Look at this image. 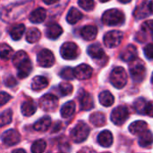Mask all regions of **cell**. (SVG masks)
I'll return each mask as SVG.
<instances>
[{
  "label": "cell",
  "mask_w": 153,
  "mask_h": 153,
  "mask_svg": "<svg viewBox=\"0 0 153 153\" xmlns=\"http://www.w3.org/2000/svg\"><path fill=\"white\" fill-rule=\"evenodd\" d=\"M28 57L26 52L21 50V51H18L16 54H14V56H13V63L14 65H17L20 62H22V60L26 59Z\"/></svg>",
  "instance_id": "cell-39"
},
{
  "label": "cell",
  "mask_w": 153,
  "mask_h": 153,
  "mask_svg": "<svg viewBox=\"0 0 153 153\" xmlns=\"http://www.w3.org/2000/svg\"><path fill=\"white\" fill-rule=\"evenodd\" d=\"M152 84H153V74H152Z\"/></svg>",
  "instance_id": "cell-50"
},
{
  "label": "cell",
  "mask_w": 153,
  "mask_h": 153,
  "mask_svg": "<svg viewBox=\"0 0 153 153\" xmlns=\"http://www.w3.org/2000/svg\"><path fill=\"white\" fill-rule=\"evenodd\" d=\"M36 109H37L36 104L31 100H25L22 104V107H21L22 113L24 117H31L36 112Z\"/></svg>",
  "instance_id": "cell-20"
},
{
  "label": "cell",
  "mask_w": 153,
  "mask_h": 153,
  "mask_svg": "<svg viewBox=\"0 0 153 153\" xmlns=\"http://www.w3.org/2000/svg\"><path fill=\"white\" fill-rule=\"evenodd\" d=\"M153 143L152 133L149 130H146L139 137V144L142 147H148Z\"/></svg>",
  "instance_id": "cell-30"
},
{
  "label": "cell",
  "mask_w": 153,
  "mask_h": 153,
  "mask_svg": "<svg viewBox=\"0 0 153 153\" xmlns=\"http://www.w3.org/2000/svg\"><path fill=\"white\" fill-rule=\"evenodd\" d=\"M102 22L108 26H116L125 22V14L118 9L112 8L106 11L102 15Z\"/></svg>",
  "instance_id": "cell-1"
},
{
  "label": "cell",
  "mask_w": 153,
  "mask_h": 153,
  "mask_svg": "<svg viewBox=\"0 0 153 153\" xmlns=\"http://www.w3.org/2000/svg\"><path fill=\"white\" fill-rule=\"evenodd\" d=\"M78 4L80 7H82L83 10L86 11H91L94 8V0H79Z\"/></svg>",
  "instance_id": "cell-38"
},
{
  "label": "cell",
  "mask_w": 153,
  "mask_h": 153,
  "mask_svg": "<svg viewBox=\"0 0 153 153\" xmlns=\"http://www.w3.org/2000/svg\"><path fill=\"white\" fill-rule=\"evenodd\" d=\"M47 147V143L44 140L40 139L36 141L32 146H31V152L32 153H42L44 152V151L46 150Z\"/></svg>",
  "instance_id": "cell-33"
},
{
  "label": "cell",
  "mask_w": 153,
  "mask_h": 153,
  "mask_svg": "<svg viewBox=\"0 0 153 153\" xmlns=\"http://www.w3.org/2000/svg\"><path fill=\"white\" fill-rule=\"evenodd\" d=\"M17 68V74L18 77L21 79H24L26 78L31 72L32 70V65H31V61L29 59V57H27L26 59L22 60V62H20L17 65H15Z\"/></svg>",
  "instance_id": "cell-12"
},
{
  "label": "cell",
  "mask_w": 153,
  "mask_h": 153,
  "mask_svg": "<svg viewBox=\"0 0 153 153\" xmlns=\"http://www.w3.org/2000/svg\"><path fill=\"white\" fill-rule=\"evenodd\" d=\"M120 3H122V4H127V3H129V2H131L132 0H118Z\"/></svg>",
  "instance_id": "cell-48"
},
{
  "label": "cell",
  "mask_w": 153,
  "mask_h": 153,
  "mask_svg": "<svg viewBox=\"0 0 153 153\" xmlns=\"http://www.w3.org/2000/svg\"><path fill=\"white\" fill-rule=\"evenodd\" d=\"M150 9H151L152 13H153V0H152V1L150 2Z\"/></svg>",
  "instance_id": "cell-47"
},
{
  "label": "cell",
  "mask_w": 153,
  "mask_h": 153,
  "mask_svg": "<svg viewBox=\"0 0 153 153\" xmlns=\"http://www.w3.org/2000/svg\"><path fill=\"white\" fill-rule=\"evenodd\" d=\"M74 76L78 80H87L90 79L92 75V68L86 65V64H82L76 66L74 69Z\"/></svg>",
  "instance_id": "cell-11"
},
{
  "label": "cell",
  "mask_w": 153,
  "mask_h": 153,
  "mask_svg": "<svg viewBox=\"0 0 153 153\" xmlns=\"http://www.w3.org/2000/svg\"><path fill=\"white\" fill-rule=\"evenodd\" d=\"M37 61L39 65L42 67H50L55 63V56L50 50L45 48L39 52L37 56Z\"/></svg>",
  "instance_id": "cell-9"
},
{
  "label": "cell",
  "mask_w": 153,
  "mask_h": 153,
  "mask_svg": "<svg viewBox=\"0 0 153 153\" xmlns=\"http://www.w3.org/2000/svg\"><path fill=\"white\" fill-rule=\"evenodd\" d=\"M99 100L100 102V104L104 107H110L113 105L114 101H115V98L114 96L108 91H102L100 96H99Z\"/></svg>",
  "instance_id": "cell-27"
},
{
  "label": "cell",
  "mask_w": 153,
  "mask_h": 153,
  "mask_svg": "<svg viewBox=\"0 0 153 153\" xmlns=\"http://www.w3.org/2000/svg\"><path fill=\"white\" fill-rule=\"evenodd\" d=\"M148 125L144 121H135L132 123L129 126V131L134 135H140L147 130Z\"/></svg>",
  "instance_id": "cell-19"
},
{
  "label": "cell",
  "mask_w": 153,
  "mask_h": 153,
  "mask_svg": "<svg viewBox=\"0 0 153 153\" xmlns=\"http://www.w3.org/2000/svg\"><path fill=\"white\" fill-rule=\"evenodd\" d=\"M13 117V112L11 109L4 110L1 115V126H4L5 125H9L12 122Z\"/></svg>",
  "instance_id": "cell-36"
},
{
  "label": "cell",
  "mask_w": 153,
  "mask_h": 153,
  "mask_svg": "<svg viewBox=\"0 0 153 153\" xmlns=\"http://www.w3.org/2000/svg\"><path fill=\"white\" fill-rule=\"evenodd\" d=\"M152 13L151 9H150V2L148 1H143L135 9L134 15L137 20L143 19L147 16H149Z\"/></svg>",
  "instance_id": "cell-14"
},
{
  "label": "cell",
  "mask_w": 153,
  "mask_h": 153,
  "mask_svg": "<svg viewBox=\"0 0 153 153\" xmlns=\"http://www.w3.org/2000/svg\"><path fill=\"white\" fill-rule=\"evenodd\" d=\"M79 101L82 110H91L94 106V101L91 95L84 91H82L79 94Z\"/></svg>",
  "instance_id": "cell-13"
},
{
  "label": "cell",
  "mask_w": 153,
  "mask_h": 153,
  "mask_svg": "<svg viewBox=\"0 0 153 153\" xmlns=\"http://www.w3.org/2000/svg\"><path fill=\"white\" fill-rule=\"evenodd\" d=\"M90 134V127L84 122H79L71 131V138L76 143H80L84 142Z\"/></svg>",
  "instance_id": "cell-4"
},
{
  "label": "cell",
  "mask_w": 153,
  "mask_h": 153,
  "mask_svg": "<svg viewBox=\"0 0 153 153\" xmlns=\"http://www.w3.org/2000/svg\"><path fill=\"white\" fill-rule=\"evenodd\" d=\"M60 54L64 59H75L78 56V47L74 42H65L61 46Z\"/></svg>",
  "instance_id": "cell-8"
},
{
  "label": "cell",
  "mask_w": 153,
  "mask_h": 153,
  "mask_svg": "<svg viewBox=\"0 0 153 153\" xmlns=\"http://www.w3.org/2000/svg\"><path fill=\"white\" fill-rule=\"evenodd\" d=\"M147 101L143 98H139L134 101V108L139 114H144L145 115V109L147 106Z\"/></svg>",
  "instance_id": "cell-34"
},
{
  "label": "cell",
  "mask_w": 153,
  "mask_h": 153,
  "mask_svg": "<svg viewBox=\"0 0 153 153\" xmlns=\"http://www.w3.org/2000/svg\"><path fill=\"white\" fill-rule=\"evenodd\" d=\"M46 16H47L46 10L42 7H39L30 13L29 19L33 23H40L46 19Z\"/></svg>",
  "instance_id": "cell-17"
},
{
  "label": "cell",
  "mask_w": 153,
  "mask_h": 153,
  "mask_svg": "<svg viewBox=\"0 0 153 153\" xmlns=\"http://www.w3.org/2000/svg\"><path fill=\"white\" fill-rule=\"evenodd\" d=\"M82 18V13L75 7H72L66 16V21L70 24H74Z\"/></svg>",
  "instance_id": "cell-25"
},
{
  "label": "cell",
  "mask_w": 153,
  "mask_h": 153,
  "mask_svg": "<svg viewBox=\"0 0 153 153\" xmlns=\"http://www.w3.org/2000/svg\"><path fill=\"white\" fill-rule=\"evenodd\" d=\"M142 31L153 34V20H149L143 22V24L142 25Z\"/></svg>",
  "instance_id": "cell-40"
},
{
  "label": "cell",
  "mask_w": 153,
  "mask_h": 153,
  "mask_svg": "<svg viewBox=\"0 0 153 153\" xmlns=\"http://www.w3.org/2000/svg\"><path fill=\"white\" fill-rule=\"evenodd\" d=\"M100 2H102V3H106V2H108V1H109V0H100Z\"/></svg>",
  "instance_id": "cell-49"
},
{
  "label": "cell",
  "mask_w": 153,
  "mask_h": 153,
  "mask_svg": "<svg viewBox=\"0 0 153 153\" xmlns=\"http://www.w3.org/2000/svg\"><path fill=\"white\" fill-rule=\"evenodd\" d=\"M51 126V119L49 117L46 116L39 119L33 126V128L38 132H46L49 129Z\"/></svg>",
  "instance_id": "cell-22"
},
{
  "label": "cell",
  "mask_w": 153,
  "mask_h": 153,
  "mask_svg": "<svg viewBox=\"0 0 153 153\" xmlns=\"http://www.w3.org/2000/svg\"><path fill=\"white\" fill-rule=\"evenodd\" d=\"M104 153H109V152H104Z\"/></svg>",
  "instance_id": "cell-51"
},
{
  "label": "cell",
  "mask_w": 153,
  "mask_h": 153,
  "mask_svg": "<svg viewBox=\"0 0 153 153\" xmlns=\"http://www.w3.org/2000/svg\"><path fill=\"white\" fill-rule=\"evenodd\" d=\"M39 106L44 111H55L58 107V100L55 95L48 93L39 100Z\"/></svg>",
  "instance_id": "cell-7"
},
{
  "label": "cell",
  "mask_w": 153,
  "mask_h": 153,
  "mask_svg": "<svg viewBox=\"0 0 153 153\" xmlns=\"http://www.w3.org/2000/svg\"><path fill=\"white\" fill-rule=\"evenodd\" d=\"M62 33H63L62 27L58 24H56V23L48 26L47 29V31H46L47 37L50 39H56Z\"/></svg>",
  "instance_id": "cell-24"
},
{
  "label": "cell",
  "mask_w": 153,
  "mask_h": 153,
  "mask_svg": "<svg viewBox=\"0 0 153 153\" xmlns=\"http://www.w3.org/2000/svg\"><path fill=\"white\" fill-rule=\"evenodd\" d=\"M90 121L93 126H95L97 127H100V126H105V124H106V117L101 112H96V113H93V114L91 115Z\"/></svg>",
  "instance_id": "cell-28"
},
{
  "label": "cell",
  "mask_w": 153,
  "mask_h": 153,
  "mask_svg": "<svg viewBox=\"0 0 153 153\" xmlns=\"http://www.w3.org/2000/svg\"><path fill=\"white\" fill-rule=\"evenodd\" d=\"M123 39V33L119 30H111L105 34L103 38L104 44L107 48H112L120 45Z\"/></svg>",
  "instance_id": "cell-6"
},
{
  "label": "cell",
  "mask_w": 153,
  "mask_h": 153,
  "mask_svg": "<svg viewBox=\"0 0 153 153\" xmlns=\"http://www.w3.org/2000/svg\"><path fill=\"white\" fill-rule=\"evenodd\" d=\"M75 111V103L74 101L66 102L61 108V116L63 118H69L71 117Z\"/></svg>",
  "instance_id": "cell-26"
},
{
  "label": "cell",
  "mask_w": 153,
  "mask_h": 153,
  "mask_svg": "<svg viewBox=\"0 0 153 153\" xmlns=\"http://www.w3.org/2000/svg\"><path fill=\"white\" fill-rule=\"evenodd\" d=\"M59 0H43V2L46 4H56L57 3Z\"/></svg>",
  "instance_id": "cell-45"
},
{
  "label": "cell",
  "mask_w": 153,
  "mask_h": 153,
  "mask_svg": "<svg viewBox=\"0 0 153 153\" xmlns=\"http://www.w3.org/2000/svg\"><path fill=\"white\" fill-rule=\"evenodd\" d=\"M144 55L148 59H153V43L148 44L144 48Z\"/></svg>",
  "instance_id": "cell-41"
},
{
  "label": "cell",
  "mask_w": 153,
  "mask_h": 153,
  "mask_svg": "<svg viewBox=\"0 0 153 153\" xmlns=\"http://www.w3.org/2000/svg\"><path fill=\"white\" fill-rule=\"evenodd\" d=\"M59 91L63 96H67L70 95L73 92V85L70 84L69 82H61L58 86Z\"/></svg>",
  "instance_id": "cell-35"
},
{
  "label": "cell",
  "mask_w": 153,
  "mask_h": 153,
  "mask_svg": "<svg viewBox=\"0 0 153 153\" xmlns=\"http://www.w3.org/2000/svg\"><path fill=\"white\" fill-rule=\"evenodd\" d=\"M98 143L102 147H105V148L110 147L113 143V135L111 132L108 130L102 131L98 135Z\"/></svg>",
  "instance_id": "cell-16"
},
{
  "label": "cell",
  "mask_w": 153,
  "mask_h": 153,
  "mask_svg": "<svg viewBox=\"0 0 153 153\" xmlns=\"http://www.w3.org/2000/svg\"><path fill=\"white\" fill-rule=\"evenodd\" d=\"M145 115L153 117V101L147 103L146 109H145Z\"/></svg>",
  "instance_id": "cell-44"
},
{
  "label": "cell",
  "mask_w": 153,
  "mask_h": 153,
  "mask_svg": "<svg viewBox=\"0 0 153 153\" xmlns=\"http://www.w3.org/2000/svg\"><path fill=\"white\" fill-rule=\"evenodd\" d=\"M80 33L85 40H93L98 34V29L93 25H87L82 27Z\"/></svg>",
  "instance_id": "cell-18"
},
{
  "label": "cell",
  "mask_w": 153,
  "mask_h": 153,
  "mask_svg": "<svg viewBox=\"0 0 153 153\" xmlns=\"http://www.w3.org/2000/svg\"><path fill=\"white\" fill-rule=\"evenodd\" d=\"M129 72L132 79L136 82H141L143 81L146 75V68L144 65V62L139 58L134 59L130 62L129 65Z\"/></svg>",
  "instance_id": "cell-2"
},
{
  "label": "cell",
  "mask_w": 153,
  "mask_h": 153,
  "mask_svg": "<svg viewBox=\"0 0 153 153\" xmlns=\"http://www.w3.org/2000/svg\"><path fill=\"white\" fill-rule=\"evenodd\" d=\"M120 57L125 62H132L137 58V48L134 45H129L122 51Z\"/></svg>",
  "instance_id": "cell-15"
},
{
  "label": "cell",
  "mask_w": 153,
  "mask_h": 153,
  "mask_svg": "<svg viewBox=\"0 0 153 153\" xmlns=\"http://www.w3.org/2000/svg\"><path fill=\"white\" fill-rule=\"evenodd\" d=\"M129 116V111L125 106L117 107L111 113V121L117 126H122L127 120Z\"/></svg>",
  "instance_id": "cell-5"
},
{
  "label": "cell",
  "mask_w": 153,
  "mask_h": 153,
  "mask_svg": "<svg viewBox=\"0 0 153 153\" xmlns=\"http://www.w3.org/2000/svg\"><path fill=\"white\" fill-rule=\"evenodd\" d=\"M12 99V97L7 94L6 92L4 91H2L1 92V95H0V103H1V106H4L6 102H8L10 100Z\"/></svg>",
  "instance_id": "cell-42"
},
{
  "label": "cell",
  "mask_w": 153,
  "mask_h": 153,
  "mask_svg": "<svg viewBox=\"0 0 153 153\" xmlns=\"http://www.w3.org/2000/svg\"><path fill=\"white\" fill-rule=\"evenodd\" d=\"M12 153H26V152H25V151H24V150H22V149H17V150H14V151H13Z\"/></svg>",
  "instance_id": "cell-46"
},
{
  "label": "cell",
  "mask_w": 153,
  "mask_h": 153,
  "mask_svg": "<svg viewBox=\"0 0 153 153\" xmlns=\"http://www.w3.org/2000/svg\"><path fill=\"white\" fill-rule=\"evenodd\" d=\"M20 141H21V135L16 130L10 129L5 131L2 134V142L4 143V144L7 146L16 145L17 143H20Z\"/></svg>",
  "instance_id": "cell-10"
},
{
  "label": "cell",
  "mask_w": 153,
  "mask_h": 153,
  "mask_svg": "<svg viewBox=\"0 0 153 153\" xmlns=\"http://www.w3.org/2000/svg\"><path fill=\"white\" fill-rule=\"evenodd\" d=\"M41 33L37 28H30L26 33V40L29 43H35L40 39Z\"/></svg>",
  "instance_id": "cell-31"
},
{
  "label": "cell",
  "mask_w": 153,
  "mask_h": 153,
  "mask_svg": "<svg viewBox=\"0 0 153 153\" xmlns=\"http://www.w3.org/2000/svg\"><path fill=\"white\" fill-rule=\"evenodd\" d=\"M48 85V81L44 76H36L31 82V89L35 91H39Z\"/></svg>",
  "instance_id": "cell-21"
},
{
  "label": "cell",
  "mask_w": 153,
  "mask_h": 153,
  "mask_svg": "<svg viewBox=\"0 0 153 153\" xmlns=\"http://www.w3.org/2000/svg\"><path fill=\"white\" fill-rule=\"evenodd\" d=\"M109 80L111 84L117 89H122L126 86L127 82V74L123 67H116L112 70Z\"/></svg>",
  "instance_id": "cell-3"
},
{
  "label": "cell",
  "mask_w": 153,
  "mask_h": 153,
  "mask_svg": "<svg viewBox=\"0 0 153 153\" xmlns=\"http://www.w3.org/2000/svg\"><path fill=\"white\" fill-rule=\"evenodd\" d=\"M16 83H17V82H16L15 78L13 77V76H8V77L5 79V81H4V84H5L7 87H13V86L16 85Z\"/></svg>",
  "instance_id": "cell-43"
},
{
  "label": "cell",
  "mask_w": 153,
  "mask_h": 153,
  "mask_svg": "<svg viewBox=\"0 0 153 153\" xmlns=\"http://www.w3.org/2000/svg\"><path fill=\"white\" fill-rule=\"evenodd\" d=\"M88 54L95 59H101L105 56V52L99 44H92L88 48Z\"/></svg>",
  "instance_id": "cell-23"
},
{
  "label": "cell",
  "mask_w": 153,
  "mask_h": 153,
  "mask_svg": "<svg viewBox=\"0 0 153 153\" xmlns=\"http://www.w3.org/2000/svg\"><path fill=\"white\" fill-rule=\"evenodd\" d=\"M60 76L65 80H73L75 77L74 70L72 69L71 67H65V68L62 69V71L60 72Z\"/></svg>",
  "instance_id": "cell-37"
},
{
  "label": "cell",
  "mask_w": 153,
  "mask_h": 153,
  "mask_svg": "<svg viewBox=\"0 0 153 153\" xmlns=\"http://www.w3.org/2000/svg\"><path fill=\"white\" fill-rule=\"evenodd\" d=\"M0 55H1V58L4 59V60H8V59H10L12 56H14V55H13V48H12L10 46L6 45V44H4V43H3V44L1 45Z\"/></svg>",
  "instance_id": "cell-32"
},
{
  "label": "cell",
  "mask_w": 153,
  "mask_h": 153,
  "mask_svg": "<svg viewBox=\"0 0 153 153\" xmlns=\"http://www.w3.org/2000/svg\"><path fill=\"white\" fill-rule=\"evenodd\" d=\"M24 30H25V26L22 23H19L14 25L10 30L9 34L13 40H19L22 38V34L24 33Z\"/></svg>",
  "instance_id": "cell-29"
}]
</instances>
